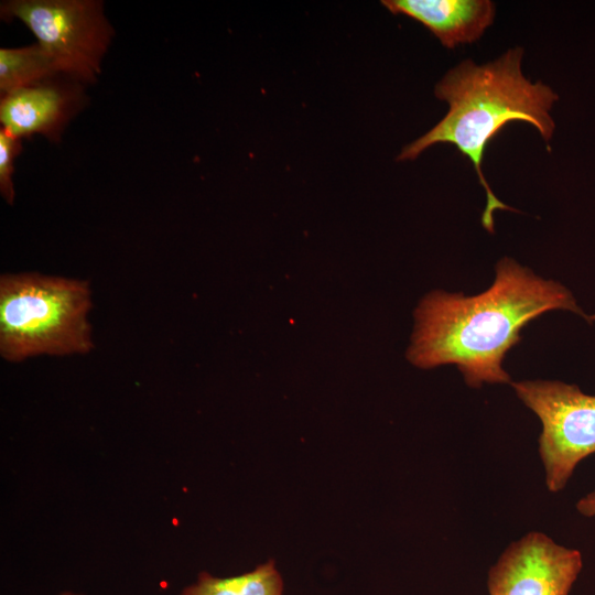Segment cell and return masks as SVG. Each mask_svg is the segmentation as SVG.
<instances>
[{
  "mask_svg": "<svg viewBox=\"0 0 595 595\" xmlns=\"http://www.w3.org/2000/svg\"><path fill=\"white\" fill-rule=\"evenodd\" d=\"M591 321H595V315H592L591 317H588V322Z\"/></svg>",
  "mask_w": 595,
  "mask_h": 595,
  "instance_id": "cell-14",
  "label": "cell"
},
{
  "mask_svg": "<svg viewBox=\"0 0 595 595\" xmlns=\"http://www.w3.org/2000/svg\"><path fill=\"white\" fill-rule=\"evenodd\" d=\"M84 105L82 86L50 79L1 95L0 121L11 136L23 139L40 133L57 141Z\"/></svg>",
  "mask_w": 595,
  "mask_h": 595,
  "instance_id": "cell-7",
  "label": "cell"
},
{
  "mask_svg": "<svg viewBox=\"0 0 595 595\" xmlns=\"http://www.w3.org/2000/svg\"><path fill=\"white\" fill-rule=\"evenodd\" d=\"M392 14H403L429 29L447 48L477 41L495 18L489 0H382Z\"/></svg>",
  "mask_w": 595,
  "mask_h": 595,
  "instance_id": "cell-8",
  "label": "cell"
},
{
  "mask_svg": "<svg viewBox=\"0 0 595 595\" xmlns=\"http://www.w3.org/2000/svg\"><path fill=\"white\" fill-rule=\"evenodd\" d=\"M1 18L21 20L51 56L58 74L93 83L113 31L95 0H11L0 7Z\"/></svg>",
  "mask_w": 595,
  "mask_h": 595,
  "instance_id": "cell-4",
  "label": "cell"
},
{
  "mask_svg": "<svg viewBox=\"0 0 595 595\" xmlns=\"http://www.w3.org/2000/svg\"><path fill=\"white\" fill-rule=\"evenodd\" d=\"M88 281L34 272L0 279V354L8 361L93 349Z\"/></svg>",
  "mask_w": 595,
  "mask_h": 595,
  "instance_id": "cell-3",
  "label": "cell"
},
{
  "mask_svg": "<svg viewBox=\"0 0 595 595\" xmlns=\"http://www.w3.org/2000/svg\"><path fill=\"white\" fill-rule=\"evenodd\" d=\"M177 595H284V581L271 559L234 576L220 577L202 571Z\"/></svg>",
  "mask_w": 595,
  "mask_h": 595,
  "instance_id": "cell-9",
  "label": "cell"
},
{
  "mask_svg": "<svg viewBox=\"0 0 595 595\" xmlns=\"http://www.w3.org/2000/svg\"><path fill=\"white\" fill-rule=\"evenodd\" d=\"M22 151L21 139H18L0 129V192L4 201L12 205L14 202V160Z\"/></svg>",
  "mask_w": 595,
  "mask_h": 595,
  "instance_id": "cell-11",
  "label": "cell"
},
{
  "mask_svg": "<svg viewBox=\"0 0 595 595\" xmlns=\"http://www.w3.org/2000/svg\"><path fill=\"white\" fill-rule=\"evenodd\" d=\"M57 595H86V594L74 592V591H63L58 593Z\"/></svg>",
  "mask_w": 595,
  "mask_h": 595,
  "instance_id": "cell-13",
  "label": "cell"
},
{
  "mask_svg": "<svg viewBox=\"0 0 595 595\" xmlns=\"http://www.w3.org/2000/svg\"><path fill=\"white\" fill-rule=\"evenodd\" d=\"M583 567L576 549L532 531L510 543L490 567L489 595H569Z\"/></svg>",
  "mask_w": 595,
  "mask_h": 595,
  "instance_id": "cell-6",
  "label": "cell"
},
{
  "mask_svg": "<svg viewBox=\"0 0 595 595\" xmlns=\"http://www.w3.org/2000/svg\"><path fill=\"white\" fill-rule=\"evenodd\" d=\"M551 310H567L588 321L564 285L504 258L483 293L434 291L421 301L407 357L424 369L456 365L472 388L511 383L502 367L506 353L520 342L526 324Z\"/></svg>",
  "mask_w": 595,
  "mask_h": 595,
  "instance_id": "cell-1",
  "label": "cell"
},
{
  "mask_svg": "<svg viewBox=\"0 0 595 595\" xmlns=\"http://www.w3.org/2000/svg\"><path fill=\"white\" fill-rule=\"evenodd\" d=\"M518 398L542 423L539 454L549 491L559 493L577 464L595 453V396L551 380L511 382Z\"/></svg>",
  "mask_w": 595,
  "mask_h": 595,
  "instance_id": "cell-5",
  "label": "cell"
},
{
  "mask_svg": "<svg viewBox=\"0 0 595 595\" xmlns=\"http://www.w3.org/2000/svg\"><path fill=\"white\" fill-rule=\"evenodd\" d=\"M577 511L585 517H595V490L582 497L576 504Z\"/></svg>",
  "mask_w": 595,
  "mask_h": 595,
  "instance_id": "cell-12",
  "label": "cell"
},
{
  "mask_svg": "<svg viewBox=\"0 0 595 595\" xmlns=\"http://www.w3.org/2000/svg\"><path fill=\"white\" fill-rule=\"evenodd\" d=\"M58 74L41 45L0 50L1 95L50 79Z\"/></svg>",
  "mask_w": 595,
  "mask_h": 595,
  "instance_id": "cell-10",
  "label": "cell"
},
{
  "mask_svg": "<svg viewBox=\"0 0 595 595\" xmlns=\"http://www.w3.org/2000/svg\"><path fill=\"white\" fill-rule=\"evenodd\" d=\"M522 56L523 48L515 47L494 62L477 65L465 60L448 71L435 86V96L448 104L447 113L397 158L414 160L436 143L453 144L472 162L486 192L482 224L489 232H494V212L512 208L494 195L482 171L488 142L510 121L531 123L545 141L555 130L550 110L559 96L548 85L524 77Z\"/></svg>",
  "mask_w": 595,
  "mask_h": 595,
  "instance_id": "cell-2",
  "label": "cell"
}]
</instances>
